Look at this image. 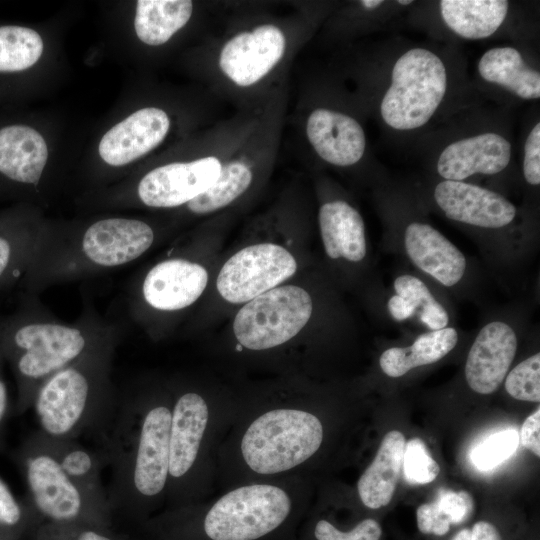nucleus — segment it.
I'll return each instance as SVG.
<instances>
[{
    "instance_id": "obj_26",
    "label": "nucleus",
    "mask_w": 540,
    "mask_h": 540,
    "mask_svg": "<svg viewBox=\"0 0 540 540\" xmlns=\"http://www.w3.org/2000/svg\"><path fill=\"white\" fill-rule=\"evenodd\" d=\"M440 14L446 26L468 40L485 39L504 23L509 2L504 0H441Z\"/></svg>"
},
{
    "instance_id": "obj_41",
    "label": "nucleus",
    "mask_w": 540,
    "mask_h": 540,
    "mask_svg": "<svg viewBox=\"0 0 540 540\" xmlns=\"http://www.w3.org/2000/svg\"><path fill=\"white\" fill-rule=\"evenodd\" d=\"M540 409L527 417L521 426L519 440L526 449L540 456Z\"/></svg>"
},
{
    "instance_id": "obj_13",
    "label": "nucleus",
    "mask_w": 540,
    "mask_h": 540,
    "mask_svg": "<svg viewBox=\"0 0 540 540\" xmlns=\"http://www.w3.org/2000/svg\"><path fill=\"white\" fill-rule=\"evenodd\" d=\"M297 126L306 144L322 162L348 168L365 156L367 138L361 122L344 108L305 92L295 110Z\"/></svg>"
},
{
    "instance_id": "obj_21",
    "label": "nucleus",
    "mask_w": 540,
    "mask_h": 540,
    "mask_svg": "<svg viewBox=\"0 0 540 540\" xmlns=\"http://www.w3.org/2000/svg\"><path fill=\"white\" fill-rule=\"evenodd\" d=\"M404 245L411 261L441 284L453 286L462 279L466 269L463 253L434 227L409 224Z\"/></svg>"
},
{
    "instance_id": "obj_29",
    "label": "nucleus",
    "mask_w": 540,
    "mask_h": 540,
    "mask_svg": "<svg viewBox=\"0 0 540 540\" xmlns=\"http://www.w3.org/2000/svg\"><path fill=\"white\" fill-rule=\"evenodd\" d=\"M53 453L63 471L81 487L107 496L101 472L107 466L102 453L79 440L47 436Z\"/></svg>"
},
{
    "instance_id": "obj_44",
    "label": "nucleus",
    "mask_w": 540,
    "mask_h": 540,
    "mask_svg": "<svg viewBox=\"0 0 540 540\" xmlns=\"http://www.w3.org/2000/svg\"><path fill=\"white\" fill-rule=\"evenodd\" d=\"M73 537L74 540H115L109 534L84 526L77 532L75 531Z\"/></svg>"
},
{
    "instance_id": "obj_32",
    "label": "nucleus",
    "mask_w": 540,
    "mask_h": 540,
    "mask_svg": "<svg viewBox=\"0 0 540 540\" xmlns=\"http://www.w3.org/2000/svg\"><path fill=\"white\" fill-rule=\"evenodd\" d=\"M394 289L397 295L408 299L414 305L421 321L432 331L448 325V313L422 280L412 275H401L395 279Z\"/></svg>"
},
{
    "instance_id": "obj_17",
    "label": "nucleus",
    "mask_w": 540,
    "mask_h": 540,
    "mask_svg": "<svg viewBox=\"0 0 540 540\" xmlns=\"http://www.w3.org/2000/svg\"><path fill=\"white\" fill-rule=\"evenodd\" d=\"M434 199L449 219L477 227L501 228L516 216V208L504 196L464 181H441Z\"/></svg>"
},
{
    "instance_id": "obj_19",
    "label": "nucleus",
    "mask_w": 540,
    "mask_h": 540,
    "mask_svg": "<svg viewBox=\"0 0 540 540\" xmlns=\"http://www.w3.org/2000/svg\"><path fill=\"white\" fill-rule=\"evenodd\" d=\"M517 350V337L506 323L485 325L475 338L465 364L469 387L479 394L495 392L503 382Z\"/></svg>"
},
{
    "instance_id": "obj_35",
    "label": "nucleus",
    "mask_w": 540,
    "mask_h": 540,
    "mask_svg": "<svg viewBox=\"0 0 540 540\" xmlns=\"http://www.w3.org/2000/svg\"><path fill=\"white\" fill-rule=\"evenodd\" d=\"M505 389L517 400L540 401V354L525 359L516 365L505 379Z\"/></svg>"
},
{
    "instance_id": "obj_11",
    "label": "nucleus",
    "mask_w": 540,
    "mask_h": 540,
    "mask_svg": "<svg viewBox=\"0 0 540 540\" xmlns=\"http://www.w3.org/2000/svg\"><path fill=\"white\" fill-rule=\"evenodd\" d=\"M292 503L273 485L242 486L222 496L202 520L205 540H263L287 522Z\"/></svg>"
},
{
    "instance_id": "obj_39",
    "label": "nucleus",
    "mask_w": 540,
    "mask_h": 540,
    "mask_svg": "<svg viewBox=\"0 0 540 540\" xmlns=\"http://www.w3.org/2000/svg\"><path fill=\"white\" fill-rule=\"evenodd\" d=\"M523 174L527 183L540 184V123L534 124L526 137L523 156Z\"/></svg>"
},
{
    "instance_id": "obj_12",
    "label": "nucleus",
    "mask_w": 540,
    "mask_h": 540,
    "mask_svg": "<svg viewBox=\"0 0 540 540\" xmlns=\"http://www.w3.org/2000/svg\"><path fill=\"white\" fill-rule=\"evenodd\" d=\"M312 309V299L305 289L278 286L245 303L235 316L233 332L247 349L274 348L302 330Z\"/></svg>"
},
{
    "instance_id": "obj_45",
    "label": "nucleus",
    "mask_w": 540,
    "mask_h": 540,
    "mask_svg": "<svg viewBox=\"0 0 540 540\" xmlns=\"http://www.w3.org/2000/svg\"><path fill=\"white\" fill-rule=\"evenodd\" d=\"M384 2L382 0H361L358 4L366 11H374L382 6Z\"/></svg>"
},
{
    "instance_id": "obj_40",
    "label": "nucleus",
    "mask_w": 540,
    "mask_h": 540,
    "mask_svg": "<svg viewBox=\"0 0 540 540\" xmlns=\"http://www.w3.org/2000/svg\"><path fill=\"white\" fill-rule=\"evenodd\" d=\"M416 523L422 534L438 537L448 534L452 526L434 502L424 503L417 508Z\"/></svg>"
},
{
    "instance_id": "obj_5",
    "label": "nucleus",
    "mask_w": 540,
    "mask_h": 540,
    "mask_svg": "<svg viewBox=\"0 0 540 540\" xmlns=\"http://www.w3.org/2000/svg\"><path fill=\"white\" fill-rule=\"evenodd\" d=\"M121 341L89 352L50 376L37 390L31 408L47 436L96 443L114 412L119 389L111 378Z\"/></svg>"
},
{
    "instance_id": "obj_31",
    "label": "nucleus",
    "mask_w": 540,
    "mask_h": 540,
    "mask_svg": "<svg viewBox=\"0 0 540 540\" xmlns=\"http://www.w3.org/2000/svg\"><path fill=\"white\" fill-rule=\"evenodd\" d=\"M43 41L33 29L0 27V72H17L33 66L41 57Z\"/></svg>"
},
{
    "instance_id": "obj_30",
    "label": "nucleus",
    "mask_w": 540,
    "mask_h": 540,
    "mask_svg": "<svg viewBox=\"0 0 540 540\" xmlns=\"http://www.w3.org/2000/svg\"><path fill=\"white\" fill-rule=\"evenodd\" d=\"M43 228L0 233V287L21 282L34 259Z\"/></svg>"
},
{
    "instance_id": "obj_28",
    "label": "nucleus",
    "mask_w": 540,
    "mask_h": 540,
    "mask_svg": "<svg viewBox=\"0 0 540 540\" xmlns=\"http://www.w3.org/2000/svg\"><path fill=\"white\" fill-rule=\"evenodd\" d=\"M457 340V331L452 327L433 330L418 336L411 346L385 350L379 364L387 376L400 377L413 368L439 361L456 346Z\"/></svg>"
},
{
    "instance_id": "obj_25",
    "label": "nucleus",
    "mask_w": 540,
    "mask_h": 540,
    "mask_svg": "<svg viewBox=\"0 0 540 540\" xmlns=\"http://www.w3.org/2000/svg\"><path fill=\"white\" fill-rule=\"evenodd\" d=\"M479 76L523 100L540 98V74L524 60L519 50L498 46L485 51L477 64Z\"/></svg>"
},
{
    "instance_id": "obj_37",
    "label": "nucleus",
    "mask_w": 540,
    "mask_h": 540,
    "mask_svg": "<svg viewBox=\"0 0 540 540\" xmlns=\"http://www.w3.org/2000/svg\"><path fill=\"white\" fill-rule=\"evenodd\" d=\"M313 536L316 540H380L382 527L373 518H366L348 531H342L325 519L315 524Z\"/></svg>"
},
{
    "instance_id": "obj_36",
    "label": "nucleus",
    "mask_w": 540,
    "mask_h": 540,
    "mask_svg": "<svg viewBox=\"0 0 540 540\" xmlns=\"http://www.w3.org/2000/svg\"><path fill=\"white\" fill-rule=\"evenodd\" d=\"M402 467L406 480L411 484L430 483L440 472L438 463L420 438H413L406 443Z\"/></svg>"
},
{
    "instance_id": "obj_42",
    "label": "nucleus",
    "mask_w": 540,
    "mask_h": 540,
    "mask_svg": "<svg viewBox=\"0 0 540 540\" xmlns=\"http://www.w3.org/2000/svg\"><path fill=\"white\" fill-rule=\"evenodd\" d=\"M5 359L0 345V452L5 447V427L10 414V402L8 389L3 376V363Z\"/></svg>"
},
{
    "instance_id": "obj_18",
    "label": "nucleus",
    "mask_w": 540,
    "mask_h": 540,
    "mask_svg": "<svg viewBox=\"0 0 540 540\" xmlns=\"http://www.w3.org/2000/svg\"><path fill=\"white\" fill-rule=\"evenodd\" d=\"M512 145L503 135L484 132L448 144L437 159V172L445 180L463 181L475 174L494 175L504 170Z\"/></svg>"
},
{
    "instance_id": "obj_20",
    "label": "nucleus",
    "mask_w": 540,
    "mask_h": 540,
    "mask_svg": "<svg viewBox=\"0 0 540 540\" xmlns=\"http://www.w3.org/2000/svg\"><path fill=\"white\" fill-rule=\"evenodd\" d=\"M208 406L198 393L179 395L171 410L169 475L173 481L189 474L197 460L208 422Z\"/></svg>"
},
{
    "instance_id": "obj_24",
    "label": "nucleus",
    "mask_w": 540,
    "mask_h": 540,
    "mask_svg": "<svg viewBox=\"0 0 540 540\" xmlns=\"http://www.w3.org/2000/svg\"><path fill=\"white\" fill-rule=\"evenodd\" d=\"M406 440L398 430L382 439L376 456L358 480V494L370 509L388 505L393 497L403 464Z\"/></svg>"
},
{
    "instance_id": "obj_23",
    "label": "nucleus",
    "mask_w": 540,
    "mask_h": 540,
    "mask_svg": "<svg viewBox=\"0 0 540 540\" xmlns=\"http://www.w3.org/2000/svg\"><path fill=\"white\" fill-rule=\"evenodd\" d=\"M48 158L44 138L24 125H11L0 130V172L7 178L38 185Z\"/></svg>"
},
{
    "instance_id": "obj_1",
    "label": "nucleus",
    "mask_w": 540,
    "mask_h": 540,
    "mask_svg": "<svg viewBox=\"0 0 540 540\" xmlns=\"http://www.w3.org/2000/svg\"><path fill=\"white\" fill-rule=\"evenodd\" d=\"M307 2H230L204 50L212 93L238 110L262 106L289 85V72L320 20Z\"/></svg>"
},
{
    "instance_id": "obj_4",
    "label": "nucleus",
    "mask_w": 540,
    "mask_h": 540,
    "mask_svg": "<svg viewBox=\"0 0 540 540\" xmlns=\"http://www.w3.org/2000/svg\"><path fill=\"white\" fill-rule=\"evenodd\" d=\"M156 241L146 221L106 217L81 228H43L34 259L20 285L26 293L122 269L141 258Z\"/></svg>"
},
{
    "instance_id": "obj_16",
    "label": "nucleus",
    "mask_w": 540,
    "mask_h": 540,
    "mask_svg": "<svg viewBox=\"0 0 540 540\" xmlns=\"http://www.w3.org/2000/svg\"><path fill=\"white\" fill-rule=\"evenodd\" d=\"M171 118L159 107L141 108L113 126L99 143L100 157L111 166H123L157 148L171 129Z\"/></svg>"
},
{
    "instance_id": "obj_46",
    "label": "nucleus",
    "mask_w": 540,
    "mask_h": 540,
    "mask_svg": "<svg viewBox=\"0 0 540 540\" xmlns=\"http://www.w3.org/2000/svg\"><path fill=\"white\" fill-rule=\"evenodd\" d=\"M451 540H470V529L463 528L459 530Z\"/></svg>"
},
{
    "instance_id": "obj_10",
    "label": "nucleus",
    "mask_w": 540,
    "mask_h": 540,
    "mask_svg": "<svg viewBox=\"0 0 540 540\" xmlns=\"http://www.w3.org/2000/svg\"><path fill=\"white\" fill-rule=\"evenodd\" d=\"M323 427L313 414L297 409H274L260 415L246 430L241 451L256 473L275 474L310 458L320 447Z\"/></svg>"
},
{
    "instance_id": "obj_6",
    "label": "nucleus",
    "mask_w": 540,
    "mask_h": 540,
    "mask_svg": "<svg viewBox=\"0 0 540 540\" xmlns=\"http://www.w3.org/2000/svg\"><path fill=\"white\" fill-rule=\"evenodd\" d=\"M264 105L238 110L232 117L212 123L197 141L192 155L146 172L136 188L141 204L156 209L177 208L208 190L230 154L255 128Z\"/></svg>"
},
{
    "instance_id": "obj_34",
    "label": "nucleus",
    "mask_w": 540,
    "mask_h": 540,
    "mask_svg": "<svg viewBox=\"0 0 540 540\" xmlns=\"http://www.w3.org/2000/svg\"><path fill=\"white\" fill-rule=\"evenodd\" d=\"M518 443L516 430H501L478 444L471 452V460L480 470L493 469L514 454Z\"/></svg>"
},
{
    "instance_id": "obj_3",
    "label": "nucleus",
    "mask_w": 540,
    "mask_h": 540,
    "mask_svg": "<svg viewBox=\"0 0 540 540\" xmlns=\"http://www.w3.org/2000/svg\"><path fill=\"white\" fill-rule=\"evenodd\" d=\"M171 409L135 390H119L112 417L95 443L111 468L110 511L135 515L165 490L169 475Z\"/></svg>"
},
{
    "instance_id": "obj_22",
    "label": "nucleus",
    "mask_w": 540,
    "mask_h": 540,
    "mask_svg": "<svg viewBox=\"0 0 540 540\" xmlns=\"http://www.w3.org/2000/svg\"><path fill=\"white\" fill-rule=\"evenodd\" d=\"M318 223L328 257L351 262H359L365 257L364 221L351 204L341 199L324 202L318 211Z\"/></svg>"
},
{
    "instance_id": "obj_2",
    "label": "nucleus",
    "mask_w": 540,
    "mask_h": 540,
    "mask_svg": "<svg viewBox=\"0 0 540 540\" xmlns=\"http://www.w3.org/2000/svg\"><path fill=\"white\" fill-rule=\"evenodd\" d=\"M18 311L0 323V345L16 381L12 415L31 408L39 387L54 373L89 352L122 341L125 327L100 315L89 297L78 318L65 322L26 293Z\"/></svg>"
},
{
    "instance_id": "obj_15",
    "label": "nucleus",
    "mask_w": 540,
    "mask_h": 540,
    "mask_svg": "<svg viewBox=\"0 0 540 540\" xmlns=\"http://www.w3.org/2000/svg\"><path fill=\"white\" fill-rule=\"evenodd\" d=\"M297 270L294 256L284 247L257 243L242 248L222 266L216 286L220 296L229 303H246L278 287Z\"/></svg>"
},
{
    "instance_id": "obj_14",
    "label": "nucleus",
    "mask_w": 540,
    "mask_h": 540,
    "mask_svg": "<svg viewBox=\"0 0 540 540\" xmlns=\"http://www.w3.org/2000/svg\"><path fill=\"white\" fill-rule=\"evenodd\" d=\"M206 268L182 256L156 262L128 291L131 318L143 312L172 314L192 306L208 284Z\"/></svg>"
},
{
    "instance_id": "obj_33",
    "label": "nucleus",
    "mask_w": 540,
    "mask_h": 540,
    "mask_svg": "<svg viewBox=\"0 0 540 540\" xmlns=\"http://www.w3.org/2000/svg\"><path fill=\"white\" fill-rule=\"evenodd\" d=\"M31 514H37L29 501L19 500L0 477V540H17Z\"/></svg>"
},
{
    "instance_id": "obj_8",
    "label": "nucleus",
    "mask_w": 540,
    "mask_h": 540,
    "mask_svg": "<svg viewBox=\"0 0 540 540\" xmlns=\"http://www.w3.org/2000/svg\"><path fill=\"white\" fill-rule=\"evenodd\" d=\"M27 486L37 514L52 522L84 521L110 512L107 496L73 481L59 465L46 434L37 429L11 453Z\"/></svg>"
},
{
    "instance_id": "obj_43",
    "label": "nucleus",
    "mask_w": 540,
    "mask_h": 540,
    "mask_svg": "<svg viewBox=\"0 0 540 540\" xmlns=\"http://www.w3.org/2000/svg\"><path fill=\"white\" fill-rule=\"evenodd\" d=\"M388 310L391 316L398 321L411 317L416 311L414 305L408 299L397 294L389 299Z\"/></svg>"
},
{
    "instance_id": "obj_38",
    "label": "nucleus",
    "mask_w": 540,
    "mask_h": 540,
    "mask_svg": "<svg viewBox=\"0 0 540 540\" xmlns=\"http://www.w3.org/2000/svg\"><path fill=\"white\" fill-rule=\"evenodd\" d=\"M434 503L451 525L465 522L473 511V500L466 491L455 492L442 489Z\"/></svg>"
},
{
    "instance_id": "obj_7",
    "label": "nucleus",
    "mask_w": 540,
    "mask_h": 540,
    "mask_svg": "<svg viewBox=\"0 0 540 540\" xmlns=\"http://www.w3.org/2000/svg\"><path fill=\"white\" fill-rule=\"evenodd\" d=\"M289 85L264 105L258 123L225 161L216 182L185 206L202 216L223 210L246 196L274 165L288 110Z\"/></svg>"
},
{
    "instance_id": "obj_9",
    "label": "nucleus",
    "mask_w": 540,
    "mask_h": 540,
    "mask_svg": "<svg viewBox=\"0 0 540 540\" xmlns=\"http://www.w3.org/2000/svg\"><path fill=\"white\" fill-rule=\"evenodd\" d=\"M449 74L434 51L414 47L394 62L390 83L379 101V114L395 131H414L430 122L443 103Z\"/></svg>"
},
{
    "instance_id": "obj_47",
    "label": "nucleus",
    "mask_w": 540,
    "mask_h": 540,
    "mask_svg": "<svg viewBox=\"0 0 540 540\" xmlns=\"http://www.w3.org/2000/svg\"><path fill=\"white\" fill-rule=\"evenodd\" d=\"M411 3H412V1H402V0L398 1V4H401V5H409Z\"/></svg>"
},
{
    "instance_id": "obj_27",
    "label": "nucleus",
    "mask_w": 540,
    "mask_h": 540,
    "mask_svg": "<svg viewBox=\"0 0 540 540\" xmlns=\"http://www.w3.org/2000/svg\"><path fill=\"white\" fill-rule=\"evenodd\" d=\"M195 4L190 0H139L134 28L137 37L150 46L166 44L190 22Z\"/></svg>"
}]
</instances>
